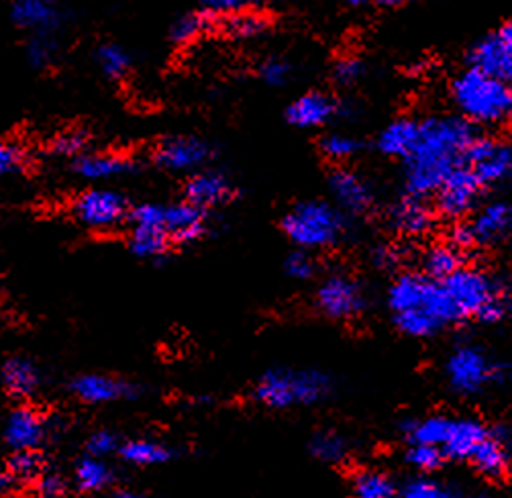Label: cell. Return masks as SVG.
Returning <instances> with one entry per match:
<instances>
[{
  "mask_svg": "<svg viewBox=\"0 0 512 498\" xmlns=\"http://www.w3.org/2000/svg\"><path fill=\"white\" fill-rule=\"evenodd\" d=\"M339 113L337 101L325 92H306L288 105L286 121L298 129H319Z\"/></svg>",
  "mask_w": 512,
  "mask_h": 498,
  "instance_id": "obj_19",
  "label": "cell"
},
{
  "mask_svg": "<svg viewBox=\"0 0 512 498\" xmlns=\"http://www.w3.org/2000/svg\"><path fill=\"white\" fill-rule=\"evenodd\" d=\"M72 170L78 178L102 184L113 182L127 176H133L139 170V164L125 156V154H111V152H86L74 160Z\"/></svg>",
  "mask_w": 512,
  "mask_h": 498,
  "instance_id": "obj_16",
  "label": "cell"
},
{
  "mask_svg": "<svg viewBox=\"0 0 512 498\" xmlns=\"http://www.w3.org/2000/svg\"><path fill=\"white\" fill-rule=\"evenodd\" d=\"M39 492L45 496V498H58L64 494V480L60 476H43L39 480Z\"/></svg>",
  "mask_w": 512,
  "mask_h": 498,
  "instance_id": "obj_50",
  "label": "cell"
},
{
  "mask_svg": "<svg viewBox=\"0 0 512 498\" xmlns=\"http://www.w3.org/2000/svg\"><path fill=\"white\" fill-rule=\"evenodd\" d=\"M70 390L86 405H109L117 401H127V398L135 396V390L129 382L105 374L78 376L70 384Z\"/></svg>",
  "mask_w": 512,
  "mask_h": 498,
  "instance_id": "obj_20",
  "label": "cell"
},
{
  "mask_svg": "<svg viewBox=\"0 0 512 498\" xmlns=\"http://www.w3.org/2000/svg\"><path fill=\"white\" fill-rule=\"evenodd\" d=\"M115 482V470L105 458L86 456L76 466V486L82 492H102Z\"/></svg>",
  "mask_w": 512,
  "mask_h": 498,
  "instance_id": "obj_31",
  "label": "cell"
},
{
  "mask_svg": "<svg viewBox=\"0 0 512 498\" xmlns=\"http://www.w3.org/2000/svg\"><path fill=\"white\" fill-rule=\"evenodd\" d=\"M464 268L462 249L453 243H437L423 256V270L433 280H445Z\"/></svg>",
  "mask_w": 512,
  "mask_h": 498,
  "instance_id": "obj_30",
  "label": "cell"
},
{
  "mask_svg": "<svg viewBox=\"0 0 512 498\" xmlns=\"http://www.w3.org/2000/svg\"><path fill=\"white\" fill-rule=\"evenodd\" d=\"M39 472H41V460L35 452H15V456L9 462L11 478L31 480V478H37Z\"/></svg>",
  "mask_w": 512,
  "mask_h": 498,
  "instance_id": "obj_46",
  "label": "cell"
},
{
  "mask_svg": "<svg viewBox=\"0 0 512 498\" xmlns=\"http://www.w3.org/2000/svg\"><path fill=\"white\" fill-rule=\"evenodd\" d=\"M25 149L15 141H0V180L17 174L25 164Z\"/></svg>",
  "mask_w": 512,
  "mask_h": 498,
  "instance_id": "obj_44",
  "label": "cell"
},
{
  "mask_svg": "<svg viewBox=\"0 0 512 498\" xmlns=\"http://www.w3.org/2000/svg\"><path fill=\"white\" fill-rule=\"evenodd\" d=\"M451 421L447 417H427L421 421H411L404 425L406 437L411 439V443H425V445H435L441 447L449 437V429H451Z\"/></svg>",
  "mask_w": 512,
  "mask_h": 498,
  "instance_id": "obj_35",
  "label": "cell"
},
{
  "mask_svg": "<svg viewBox=\"0 0 512 498\" xmlns=\"http://www.w3.org/2000/svg\"><path fill=\"white\" fill-rule=\"evenodd\" d=\"M255 0H202V5L207 7L209 13L213 15H233L239 11L249 9Z\"/></svg>",
  "mask_w": 512,
  "mask_h": 498,
  "instance_id": "obj_49",
  "label": "cell"
},
{
  "mask_svg": "<svg viewBox=\"0 0 512 498\" xmlns=\"http://www.w3.org/2000/svg\"><path fill=\"white\" fill-rule=\"evenodd\" d=\"M119 447H121V443H119L117 435L111 431H98L86 443L88 456H94V458H109L111 454L119 452Z\"/></svg>",
  "mask_w": 512,
  "mask_h": 498,
  "instance_id": "obj_47",
  "label": "cell"
},
{
  "mask_svg": "<svg viewBox=\"0 0 512 498\" xmlns=\"http://www.w3.org/2000/svg\"><path fill=\"white\" fill-rule=\"evenodd\" d=\"M209 227V213L188 201L166 205V231L174 245H190L198 241Z\"/></svg>",
  "mask_w": 512,
  "mask_h": 498,
  "instance_id": "obj_22",
  "label": "cell"
},
{
  "mask_svg": "<svg viewBox=\"0 0 512 498\" xmlns=\"http://www.w3.org/2000/svg\"><path fill=\"white\" fill-rule=\"evenodd\" d=\"M11 474H3L0 472V492H5L9 486H11Z\"/></svg>",
  "mask_w": 512,
  "mask_h": 498,
  "instance_id": "obj_55",
  "label": "cell"
},
{
  "mask_svg": "<svg viewBox=\"0 0 512 498\" xmlns=\"http://www.w3.org/2000/svg\"><path fill=\"white\" fill-rule=\"evenodd\" d=\"M498 35H500L506 43H510V45H512V19H510V21H506V23L500 27Z\"/></svg>",
  "mask_w": 512,
  "mask_h": 498,
  "instance_id": "obj_52",
  "label": "cell"
},
{
  "mask_svg": "<svg viewBox=\"0 0 512 498\" xmlns=\"http://www.w3.org/2000/svg\"><path fill=\"white\" fill-rule=\"evenodd\" d=\"M311 450H313V456L319 458L321 462L337 464L347 454V443H345V439L341 435L325 431V433H317L315 435V439L311 443Z\"/></svg>",
  "mask_w": 512,
  "mask_h": 498,
  "instance_id": "obj_39",
  "label": "cell"
},
{
  "mask_svg": "<svg viewBox=\"0 0 512 498\" xmlns=\"http://www.w3.org/2000/svg\"><path fill=\"white\" fill-rule=\"evenodd\" d=\"M406 460H408V464H411L417 470H421V472H433L443 464L445 454H443L441 447L425 445V443H413L411 450L406 452Z\"/></svg>",
  "mask_w": 512,
  "mask_h": 498,
  "instance_id": "obj_41",
  "label": "cell"
},
{
  "mask_svg": "<svg viewBox=\"0 0 512 498\" xmlns=\"http://www.w3.org/2000/svg\"><path fill=\"white\" fill-rule=\"evenodd\" d=\"M284 235L304 252L337 245L345 235V219L339 207L327 201L296 203L282 219Z\"/></svg>",
  "mask_w": 512,
  "mask_h": 498,
  "instance_id": "obj_6",
  "label": "cell"
},
{
  "mask_svg": "<svg viewBox=\"0 0 512 498\" xmlns=\"http://www.w3.org/2000/svg\"><path fill=\"white\" fill-rule=\"evenodd\" d=\"M3 384L9 394L17 398L33 396L41 386V376L37 366L27 358H11L3 366Z\"/></svg>",
  "mask_w": 512,
  "mask_h": 498,
  "instance_id": "obj_28",
  "label": "cell"
},
{
  "mask_svg": "<svg viewBox=\"0 0 512 498\" xmlns=\"http://www.w3.org/2000/svg\"><path fill=\"white\" fill-rule=\"evenodd\" d=\"M476 133L464 117H431L421 123L415 149L404 160L406 192L425 198L457 170L466 166V154Z\"/></svg>",
  "mask_w": 512,
  "mask_h": 498,
  "instance_id": "obj_1",
  "label": "cell"
},
{
  "mask_svg": "<svg viewBox=\"0 0 512 498\" xmlns=\"http://www.w3.org/2000/svg\"><path fill=\"white\" fill-rule=\"evenodd\" d=\"M217 21L215 15L209 11H202V13H188L182 15L174 25H172V41L176 45H190L196 43L200 37L209 35L215 29Z\"/></svg>",
  "mask_w": 512,
  "mask_h": 498,
  "instance_id": "obj_33",
  "label": "cell"
},
{
  "mask_svg": "<svg viewBox=\"0 0 512 498\" xmlns=\"http://www.w3.org/2000/svg\"><path fill=\"white\" fill-rule=\"evenodd\" d=\"M286 274L292 276L294 280H309L315 276L317 264L311 252H304V249H296L288 258H286Z\"/></svg>",
  "mask_w": 512,
  "mask_h": 498,
  "instance_id": "obj_45",
  "label": "cell"
},
{
  "mask_svg": "<svg viewBox=\"0 0 512 498\" xmlns=\"http://www.w3.org/2000/svg\"><path fill=\"white\" fill-rule=\"evenodd\" d=\"M388 307L396 327L411 337H431L462 323L441 280L427 274H402L388 290Z\"/></svg>",
  "mask_w": 512,
  "mask_h": 498,
  "instance_id": "obj_2",
  "label": "cell"
},
{
  "mask_svg": "<svg viewBox=\"0 0 512 498\" xmlns=\"http://www.w3.org/2000/svg\"><path fill=\"white\" fill-rule=\"evenodd\" d=\"M500 374L496 362H492L480 347L459 345L445 362V376L449 386L459 394H476L494 382Z\"/></svg>",
  "mask_w": 512,
  "mask_h": 498,
  "instance_id": "obj_9",
  "label": "cell"
},
{
  "mask_svg": "<svg viewBox=\"0 0 512 498\" xmlns=\"http://www.w3.org/2000/svg\"><path fill=\"white\" fill-rule=\"evenodd\" d=\"M421 123L408 117H400L392 121L378 137V149L388 158H402L406 160L411 156L419 141Z\"/></svg>",
  "mask_w": 512,
  "mask_h": 498,
  "instance_id": "obj_24",
  "label": "cell"
},
{
  "mask_svg": "<svg viewBox=\"0 0 512 498\" xmlns=\"http://www.w3.org/2000/svg\"><path fill=\"white\" fill-rule=\"evenodd\" d=\"M221 29L233 37V39H253V37H260L262 33H266V29L270 27V21L258 13V11H239L233 15H225L219 21Z\"/></svg>",
  "mask_w": 512,
  "mask_h": 498,
  "instance_id": "obj_34",
  "label": "cell"
},
{
  "mask_svg": "<svg viewBox=\"0 0 512 498\" xmlns=\"http://www.w3.org/2000/svg\"><path fill=\"white\" fill-rule=\"evenodd\" d=\"M451 98L466 121L502 125L512 119V88L476 68H468L451 82Z\"/></svg>",
  "mask_w": 512,
  "mask_h": 498,
  "instance_id": "obj_4",
  "label": "cell"
},
{
  "mask_svg": "<svg viewBox=\"0 0 512 498\" xmlns=\"http://www.w3.org/2000/svg\"><path fill=\"white\" fill-rule=\"evenodd\" d=\"M331 392V378L317 370L278 368L255 384V401L270 409H294L321 403Z\"/></svg>",
  "mask_w": 512,
  "mask_h": 498,
  "instance_id": "obj_5",
  "label": "cell"
},
{
  "mask_svg": "<svg viewBox=\"0 0 512 498\" xmlns=\"http://www.w3.org/2000/svg\"><path fill=\"white\" fill-rule=\"evenodd\" d=\"M233 198V184L229 178L215 170H200L190 174L184 186V201L192 203L202 211H211Z\"/></svg>",
  "mask_w": 512,
  "mask_h": 498,
  "instance_id": "obj_17",
  "label": "cell"
},
{
  "mask_svg": "<svg viewBox=\"0 0 512 498\" xmlns=\"http://www.w3.org/2000/svg\"><path fill=\"white\" fill-rule=\"evenodd\" d=\"M129 249L139 260L158 262L174 247L166 231V205L143 203L129 213Z\"/></svg>",
  "mask_w": 512,
  "mask_h": 498,
  "instance_id": "obj_7",
  "label": "cell"
},
{
  "mask_svg": "<svg viewBox=\"0 0 512 498\" xmlns=\"http://www.w3.org/2000/svg\"><path fill=\"white\" fill-rule=\"evenodd\" d=\"M398 498H453V494L431 478H415L404 484Z\"/></svg>",
  "mask_w": 512,
  "mask_h": 498,
  "instance_id": "obj_43",
  "label": "cell"
},
{
  "mask_svg": "<svg viewBox=\"0 0 512 498\" xmlns=\"http://www.w3.org/2000/svg\"><path fill=\"white\" fill-rule=\"evenodd\" d=\"M470 66L500 82L512 84V45L498 33L484 37L470 52Z\"/></svg>",
  "mask_w": 512,
  "mask_h": 498,
  "instance_id": "obj_21",
  "label": "cell"
},
{
  "mask_svg": "<svg viewBox=\"0 0 512 498\" xmlns=\"http://www.w3.org/2000/svg\"><path fill=\"white\" fill-rule=\"evenodd\" d=\"M94 60H96L102 76L113 80V82L125 80L133 68L131 54L119 43H102L96 49Z\"/></svg>",
  "mask_w": 512,
  "mask_h": 498,
  "instance_id": "obj_32",
  "label": "cell"
},
{
  "mask_svg": "<svg viewBox=\"0 0 512 498\" xmlns=\"http://www.w3.org/2000/svg\"><path fill=\"white\" fill-rule=\"evenodd\" d=\"M368 3H372V0H345V5L351 7V9H362V7H366Z\"/></svg>",
  "mask_w": 512,
  "mask_h": 498,
  "instance_id": "obj_54",
  "label": "cell"
},
{
  "mask_svg": "<svg viewBox=\"0 0 512 498\" xmlns=\"http://www.w3.org/2000/svg\"><path fill=\"white\" fill-rule=\"evenodd\" d=\"M376 264L378 266H392L394 264L392 252H388V249H378V252H376Z\"/></svg>",
  "mask_w": 512,
  "mask_h": 498,
  "instance_id": "obj_51",
  "label": "cell"
},
{
  "mask_svg": "<svg viewBox=\"0 0 512 498\" xmlns=\"http://www.w3.org/2000/svg\"><path fill=\"white\" fill-rule=\"evenodd\" d=\"M364 76V64L357 60V58H341L335 62L333 66V80L339 84V86H351L355 84L357 80H360Z\"/></svg>",
  "mask_w": 512,
  "mask_h": 498,
  "instance_id": "obj_48",
  "label": "cell"
},
{
  "mask_svg": "<svg viewBox=\"0 0 512 498\" xmlns=\"http://www.w3.org/2000/svg\"><path fill=\"white\" fill-rule=\"evenodd\" d=\"M474 464V468L488 476V478H502L508 474L510 466H512V456L508 452L506 443L500 437L488 435L476 450L470 456V460Z\"/></svg>",
  "mask_w": 512,
  "mask_h": 498,
  "instance_id": "obj_27",
  "label": "cell"
},
{
  "mask_svg": "<svg viewBox=\"0 0 512 498\" xmlns=\"http://www.w3.org/2000/svg\"><path fill=\"white\" fill-rule=\"evenodd\" d=\"M488 435H490V431L474 419L451 421L449 437L443 445V454H445V458H451V460H470L476 447Z\"/></svg>",
  "mask_w": 512,
  "mask_h": 498,
  "instance_id": "obj_25",
  "label": "cell"
},
{
  "mask_svg": "<svg viewBox=\"0 0 512 498\" xmlns=\"http://www.w3.org/2000/svg\"><path fill=\"white\" fill-rule=\"evenodd\" d=\"M11 19L29 35H56L66 23V13L58 0H13Z\"/></svg>",
  "mask_w": 512,
  "mask_h": 498,
  "instance_id": "obj_15",
  "label": "cell"
},
{
  "mask_svg": "<svg viewBox=\"0 0 512 498\" xmlns=\"http://www.w3.org/2000/svg\"><path fill=\"white\" fill-rule=\"evenodd\" d=\"M317 307L331 319H353L366 309V294L355 278L333 274L317 290Z\"/></svg>",
  "mask_w": 512,
  "mask_h": 498,
  "instance_id": "obj_12",
  "label": "cell"
},
{
  "mask_svg": "<svg viewBox=\"0 0 512 498\" xmlns=\"http://www.w3.org/2000/svg\"><path fill=\"white\" fill-rule=\"evenodd\" d=\"M51 152L60 158H80L82 154L88 152V137L84 131L78 129H70L66 133L56 135L51 139Z\"/></svg>",
  "mask_w": 512,
  "mask_h": 498,
  "instance_id": "obj_40",
  "label": "cell"
},
{
  "mask_svg": "<svg viewBox=\"0 0 512 498\" xmlns=\"http://www.w3.org/2000/svg\"><path fill=\"white\" fill-rule=\"evenodd\" d=\"M60 45L56 35H29L25 56L33 70H47L56 64Z\"/></svg>",
  "mask_w": 512,
  "mask_h": 498,
  "instance_id": "obj_37",
  "label": "cell"
},
{
  "mask_svg": "<svg viewBox=\"0 0 512 498\" xmlns=\"http://www.w3.org/2000/svg\"><path fill=\"white\" fill-rule=\"evenodd\" d=\"M372 3H376L380 7H398L404 3V0H372Z\"/></svg>",
  "mask_w": 512,
  "mask_h": 498,
  "instance_id": "obj_56",
  "label": "cell"
},
{
  "mask_svg": "<svg viewBox=\"0 0 512 498\" xmlns=\"http://www.w3.org/2000/svg\"><path fill=\"white\" fill-rule=\"evenodd\" d=\"M113 498H147L145 494H139V492H133V490H121L117 492Z\"/></svg>",
  "mask_w": 512,
  "mask_h": 498,
  "instance_id": "obj_53",
  "label": "cell"
},
{
  "mask_svg": "<svg viewBox=\"0 0 512 498\" xmlns=\"http://www.w3.org/2000/svg\"><path fill=\"white\" fill-rule=\"evenodd\" d=\"M47 437V423L45 419L27 407H21L11 413L5 439L15 452H35Z\"/></svg>",
  "mask_w": 512,
  "mask_h": 498,
  "instance_id": "obj_23",
  "label": "cell"
},
{
  "mask_svg": "<svg viewBox=\"0 0 512 498\" xmlns=\"http://www.w3.org/2000/svg\"><path fill=\"white\" fill-rule=\"evenodd\" d=\"M433 211L425 198L406 194L392 209V225L404 235H425L433 227Z\"/></svg>",
  "mask_w": 512,
  "mask_h": 498,
  "instance_id": "obj_26",
  "label": "cell"
},
{
  "mask_svg": "<svg viewBox=\"0 0 512 498\" xmlns=\"http://www.w3.org/2000/svg\"><path fill=\"white\" fill-rule=\"evenodd\" d=\"M121 458L139 468H149V466H162L172 460V450L156 439H129L121 443L119 447Z\"/></svg>",
  "mask_w": 512,
  "mask_h": 498,
  "instance_id": "obj_29",
  "label": "cell"
},
{
  "mask_svg": "<svg viewBox=\"0 0 512 498\" xmlns=\"http://www.w3.org/2000/svg\"><path fill=\"white\" fill-rule=\"evenodd\" d=\"M441 282L462 323L468 319L496 323L502 321L510 311V296L504 284L484 270L459 268Z\"/></svg>",
  "mask_w": 512,
  "mask_h": 498,
  "instance_id": "obj_3",
  "label": "cell"
},
{
  "mask_svg": "<svg viewBox=\"0 0 512 498\" xmlns=\"http://www.w3.org/2000/svg\"><path fill=\"white\" fill-rule=\"evenodd\" d=\"M329 188L337 207L345 213L362 215L374 205V192L370 184L353 170L337 168L329 178Z\"/></svg>",
  "mask_w": 512,
  "mask_h": 498,
  "instance_id": "obj_18",
  "label": "cell"
},
{
  "mask_svg": "<svg viewBox=\"0 0 512 498\" xmlns=\"http://www.w3.org/2000/svg\"><path fill=\"white\" fill-rule=\"evenodd\" d=\"M360 141L347 133H327L321 139V152L333 162H347L360 152Z\"/></svg>",
  "mask_w": 512,
  "mask_h": 498,
  "instance_id": "obj_38",
  "label": "cell"
},
{
  "mask_svg": "<svg viewBox=\"0 0 512 498\" xmlns=\"http://www.w3.org/2000/svg\"><path fill=\"white\" fill-rule=\"evenodd\" d=\"M292 64L284 58L272 56L268 60H264L258 68V76L264 84L272 86V88H282L292 80Z\"/></svg>",
  "mask_w": 512,
  "mask_h": 498,
  "instance_id": "obj_42",
  "label": "cell"
},
{
  "mask_svg": "<svg viewBox=\"0 0 512 498\" xmlns=\"http://www.w3.org/2000/svg\"><path fill=\"white\" fill-rule=\"evenodd\" d=\"M396 494L392 478L378 470H364L351 482V498H396Z\"/></svg>",
  "mask_w": 512,
  "mask_h": 498,
  "instance_id": "obj_36",
  "label": "cell"
},
{
  "mask_svg": "<svg viewBox=\"0 0 512 498\" xmlns=\"http://www.w3.org/2000/svg\"><path fill=\"white\" fill-rule=\"evenodd\" d=\"M512 233V203L496 201L482 207L470 223L457 225L451 243L459 249L472 245H494Z\"/></svg>",
  "mask_w": 512,
  "mask_h": 498,
  "instance_id": "obj_10",
  "label": "cell"
},
{
  "mask_svg": "<svg viewBox=\"0 0 512 498\" xmlns=\"http://www.w3.org/2000/svg\"><path fill=\"white\" fill-rule=\"evenodd\" d=\"M211 145L194 135H172L153 147V162L158 168L176 174H196L209 164Z\"/></svg>",
  "mask_w": 512,
  "mask_h": 498,
  "instance_id": "obj_11",
  "label": "cell"
},
{
  "mask_svg": "<svg viewBox=\"0 0 512 498\" xmlns=\"http://www.w3.org/2000/svg\"><path fill=\"white\" fill-rule=\"evenodd\" d=\"M480 190L482 184L468 166L457 168L435 192L437 211L449 219L464 217L476 207Z\"/></svg>",
  "mask_w": 512,
  "mask_h": 498,
  "instance_id": "obj_14",
  "label": "cell"
},
{
  "mask_svg": "<svg viewBox=\"0 0 512 498\" xmlns=\"http://www.w3.org/2000/svg\"><path fill=\"white\" fill-rule=\"evenodd\" d=\"M466 166L482 188L500 184L512 176V147L488 137H476L468 147Z\"/></svg>",
  "mask_w": 512,
  "mask_h": 498,
  "instance_id": "obj_13",
  "label": "cell"
},
{
  "mask_svg": "<svg viewBox=\"0 0 512 498\" xmlns=\"http://www.w3.org/2000/svg\"><path fill=\"white\" fill-rule=\"evenodd\" d=\"M131 209L125 194L105 186H92L80 192L72 203L76 221L94 231H111L127 223Z\"/></svg>",
  "mask_w": 512,
  "mask_h": 498,
  "instance_id": "obj_8",
  "label": "cell"
}]
</instances>
